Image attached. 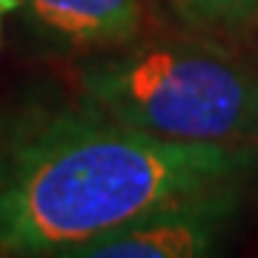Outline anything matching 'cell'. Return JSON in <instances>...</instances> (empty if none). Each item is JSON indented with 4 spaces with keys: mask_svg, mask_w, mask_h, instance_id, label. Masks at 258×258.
<instances>
[{
    "mask_svg": "<svg viewBox=\"0 0 258 258\" xmlns=\"http://www.w3.org/2000/svg\"><path fill=\"white\" fill-rule=\"evenodd\" d=\"M26 29L43 49L95 55L141 37L144 0H18Z\"/></svg>",
    "mask_w": 258,
    "mask_h": 258,
    "instance_id": "obj_4",
    "label": "cell"
},
{
    "mask_svg": "<svg viewBox=\"0 0 258 258\" xmlns=\"http://www.w3.org/2000/svg\"><path fill=\"white\" fill-rule=\"evenodd\" d=\"M169 6L189 32L238 35L258 23V0H169Z\"/></svg>",
    "mask_w": 258,
    "mask_h": 258,
    "instance_id": "obj_5",
    "label": "cell"
},
{
    "mask_svg": "<svg viewBox=\"0 0 258 258\" xmlns=\"http://www.w3.org/2000/svg\"><path fill=\"white\" fill-rule=\"evenodd\" d=\"M12 118H15V109L9 103H0V141L6 138V129L12 126Z\"/></svg>",
    "mask_w": 258,
    "mask_h": 258,
    "instance_id": "obj_6",
    "label": "cell"
},
{
    "mask_svg": "<svg viewBox=\"0 0 258 258\" xmlns=\"http://www.w3.org/2000/svg\"><path fill=\"white\" fill-rule=\"evenodd\" d=\"M0 258H6V255H0Z\"/></svg>",
    "mask_w": 258,
    "mask_h": 258,
    "instance_id": "obj_8",
    "label": "cell"
},
{
    "mask_svg": "<svg viewBox=\"0 0 258 258\" xmlns=\"http://www.w3.org/2000/svg\"><path fill=\"white\" fill-rule=\"evenodd\" d=\"M75 89L83 103L155 138L258 147V63L204 32L83 55Z\"/></svg>",
    "mask_w": 258,
    "mask_h": 258,
    "instance_id": "obj_2",
    "label": "cell"
},
{
    "mask_svg": "<svg viewBox=\"0 0 258 258\" xmlns=\"http://www.w3.org/2000/svg\"><path fill=\"white\" fill-rule=\"evenodd\" d=\"M255 172L258 147L164 141L81 98L32 101L0 141V255L46 258Z\"/></svg>",
    "mask_w": 258,
    "mask_h": 258,
    "instance_id": "obj_1",
    "label": "cell"
},
{
    "mask_svg": "<svg viewBox=\"0 0 258 258\" xmlns=\"http://www.w3.org/2000/svg\"><path fill=\"white\" fill-rule=\"evenodd\" d=\"M249 184L252 178L215 184L46 258H224Z\"/></svg>",
    "mask_w": 258,
    "mask_h": 258,
    "instance_id": "obj_3",
    "label": "cell"
},
{
    "mask_svg": "<svg viewBox=\"0 0 258 258\" xmlns=\"http://www.w3.org/2000/svg\"><path fill=\"white\" fill-rule=\"evenodd\" d=\"M9 12H18V0H0V43H3V18Z\"/></svg>",
    "mask_w": 258,
    "mask_h": 258,
    "instance_id": "obj_7",
    "label": "cell"
}]
</instances>
